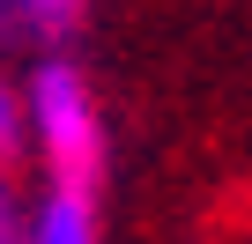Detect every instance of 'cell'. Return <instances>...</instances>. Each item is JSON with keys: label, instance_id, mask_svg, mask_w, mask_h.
Returning <instances> with one entry per match:
<instances>
[{"label": "cell", "instance_id": "obj_3", "mask_svg": "<svg viewBox=\"0 0 252 244\" xmlns=\"http://www.w3.org/2000/svg\"><path fill=\"white\" fill-rule=\"evenodd\" d=\"M23 244H104V222H96V192H67V185H45L23 215Z\"/></svg>", "mask_w": 252, "mask_h": 244}, {"label": "cell", "instance_id": "obj_2", "mask_svg": "<svg viewBox=\"0 0 252 244\" xmlns=\"http://www.w3.org/2000/svg\"><path fill=\"white\" fill-rule=\"evenodd\" d=\"M89 23V0H0V45L67 52Z\"/></svg>", "mask_w": 252, "mask_h": 244}, {"label": "cell", "instance_id": "obj_4", "mask_svg": "<svg viewBox=\"0 0 252 244\" xmlns=\"http://www.w3.org/2000/svg\"><path fill=\"white\" fill-rule=\"evenodd\" d=\"M15 156H23V89L0 67V163H15Z\"/></svg>", "mask_w": 252, "mask_h": 244}, {"label": "cell", "instance_id": "obj_1", "mask_svg": "<svg viewBox=\"0 0 252 244\" xmlns=\"http://www.w3.org/2000/svg\"><path fill=\"white\" fill-rule=\"evenodd\" d=\"M15 89H23V148L37 156L45 185L96 192L104 163H111V126H104V96H96L89 67L67 52H37V67Z\"/></svg>", "mask_w": 252, "mask_h": 244}, {"label": "cell", "instance_id": "obj_5", "mask_svg": "<svg viewBox=\"0 0 252 244\" xmlns=\"http://www.w3.org/2000/svg\"><path fill=\"white\" fill-rule=\"evenodd\" d=\"M23 215H30V200L15 185V163H0V244H23Z\"/></svg>", "mask_w": 252, "mask_h": 244}]
</instances>
